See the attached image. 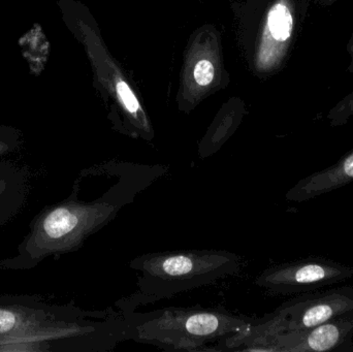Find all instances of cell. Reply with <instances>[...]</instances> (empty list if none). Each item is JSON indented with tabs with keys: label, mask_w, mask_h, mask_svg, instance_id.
<instances>
[{
	"label": "cell",
	"mask_w": 353,
	"mask_h": 352,
	"mask_svg": "<svg viewBox=\"0 0 353 352\" xmlns=\"http://www.w3.org/2000/svg\"><path fill=\"white\" fill-rule=\"evenodd\" d=\"M163 174L161 165L111 161L97 196L87 200L81 198L76 180L66 200L48 207L33 219L16 256L1 260L0 269L30 270L50 256L77 251Z\"/></svg>",
	"instance_id": "1"
},
{
	"label": "cell",
	"mask_w": 353,
	"mask_h": 352,
	"mask_svg": "<svg viewBox=\"0 0 353 352\" xmlns=\"http://www.w3.org/2000/svg\"><path fill=\"white\" fill-rule=\"evenodd\" d=\"M128 340V322L121 312L83 311L72 306H49L32 298L0 299V345H55L56 351H110Z\"/></svg>",
	"instance_id": "2"
},
{
	"label": "cell",
	"mask_w": 353,
	"mask_h": 352,
	"mask_svg": "<svg viewBox=\"0 0 353 352\" xmlns=\"http://www.w3.org/2000/svg\"><path fill=\"white\" fill-rule=\"evenodd\" d=\"M137 273L136 293L117 304L122 311L170 299L236 274L242 258L226 250H176L143 254L130 260Z\"/></svg>",
	"instance_id": "3"
},
{
	"label": "cell",
	"mask_w": 353,
	"mask_h": 352,
	"mask_svg": "<svg viewBox=\"0 0 353 352\" xmlns=\"http://www.w3.org/2000/svg\"><path fill=\"white\" fill-rule=\"evenodd\" d=\"M123 312L130 340L172 351H205V345L219 344L253 320L201 306L165 308L149 313Z\"/></svg>",
	"instance_id": "4"
},
{
	"label": "cell",
	"mask_w": 353,
	"mask_h": 352,
	"mask_svg": "<svg viewBox=\"0 0 353 352\" xmlns=\"http://www.w3.org/2000/svg\"><path fill=\"white\" fill-rule=\"evenodd\" d=\"M352 267L323 260H305L263 271L256 284L276 295L307 293L352 278Z\"/></svg>",
	"instance_id": "5"
},
{
	"label": "cell",
	"mask_w": 353,
	"mask_h": 352,
	"mask_svg": "<svg viewBox=\"0 0 353 352\" xmlns=\"http://www.w3.org/2000/svg\"><path fill=\"white\" fill-rule=\"evenodd\" d=\"M353 332V314L303 332L282 333L265 341L257 351H327Z\"/></svg>",
	"instance_id": "6"
},
{
	"label": "cell",
	"mask_w": 353,
	"mask_h": 352,
	"mask_svg": "<svg viewBox=\"0 0 353 352\" xmlns=\"http://www.w3.org/2000/svg\"><path fill=\"white\" fill-rule=\"evenodd\" d=\"M292 0H276L265 19L256 54V68L269 72L277 68L285 56L294 32Z\"/></svg>",
	"instance_id": "7"
},
{
	"label": "cell",
	"mask_w": 353,
	"mask_h": 352,
	"mask_svg": "<svg viewBox=\"0 0 353 352\" xmlns=\"http://www.w3.org/2000/svg\"><path fill=\"white\" fill-rule=\"evenodd\" d=\"M352 181L353 152L344 156L329 169L299 182L288 191L286 198L294 202H303L337 189Z\"/></svg>",
	"instance_id": "8"
},
{
	"label": "cell",
	"mask_w": 353,
	"mask_h": 352,
	"mask_svg": "<svg viewBox=\"0 0 353 352\" xmlns=\"http://www.w3.org/2000/svg\"><path fill=\"white\" fill-rule=\"evenodd\" d=\"M27 190L26 173L12 161H0V229L24 206Z\"/></svg>",
	"instance_id": "9"
},
{
	"label": "cell",
	"mask_w": 353,
	"mask_h": 352,
	"mask_svg": "<svg viewBox=\"0 0 353 352\" xmlns=\"http://www.w3.org/2000/svg\"><path fill=\"white\" fill-rule=\"evenodd\" d=\"M19 45L22 48L23 55L28 61L31 74L35 76L41 74L45 68L50 54V43L46 39L41 27L34 25L30 31L21 37Z\"/></svg>",
	"instance_id": "10"
},
{
	"label": "cell",
	"mask_w": 353,
	"mask_h": 352,
	"mask_svg": "<svg viewBox=\"0 0 353 352\" xmlns=\"http://www.w3.org/2000/svg\"><path fill=\"white\" fill-rule=\"evenodd\" d=\"M21 142V134L12 126L0 124V158L8 153L14 152Z\"/></svg>",
	"instance_id": "11"
},
{
	"label": "cell",
	"mask_w": 353,
	"mask_h": 352,
	"mask_svg": "<svg viewBox=\"0 0 353 352\" xmlns=\"http://www.w3.org/2000/svg\"><path fill=\"white\" fill-rule=\"evenodd\" d=\"M215 70L213 64L207 59L199 60L193 70V78L199 86H208L213 82Z\"/></svg>",
	"instance_id": "12"
},
{
	"label": "cell",
	"mask_w": 353,
	"mask_h": 352,
	"mask_svg": "<svg viewBox=\"0 0 353 352\" xmlns=\"http://www.w3.org/2000/svg\"><path fill=\"white\" fill-rule=\"evenodd\" d=\"M352 55L353 59V45L352 48ZM336 113H334L335 118H348L353 115V95L347 99V101H343L339 107L336 110Z\"/></svg>",
	"instance_id": "13"
},
{
	"label": "cell",
	"mask_w": 353,
	"mask_h": 352,
	"mask_svg": "<svg viewBox=\"0 0 353 352\" xmlns=\"http://www.w3.org/2000/svg\"><path fill=\"white\" fill-rule=\"evenodd\" d=\"M331 1H332V0H331Z\"/></svg>",
	"instance_id": "14"
}]
</instances>
